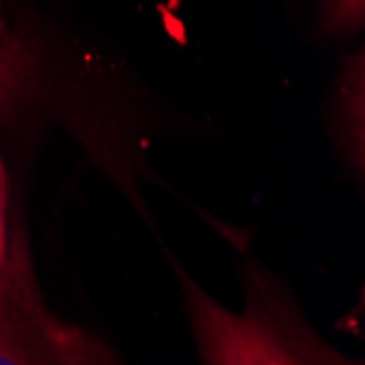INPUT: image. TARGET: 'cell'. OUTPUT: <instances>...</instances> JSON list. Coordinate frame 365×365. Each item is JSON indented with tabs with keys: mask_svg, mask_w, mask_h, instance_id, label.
Returning a JSON list of instances; mask_svg holds the SVG:
<instances>
[{
	"mask_svg": "<svg viewBox=\"0 0 365 365\" xmlns=\"http://www.w3.org/2000/svg\"><path fill=\"white\" fill-rule=\"evenodd\" d=\"M184 284L204 365H361L315 339L269 291H254L241 311H227L188 278Z\"/></svg>",
	"mask_w": 365,
	"mask_h": 365,
	"instance_id": "cell-1",
	"label": "cell"
},
{
	"mask_svg": "<svg viewBox=\"0 0 365 365\" xmlns=\"http://www.w3.org/2000/svg\"><path fill=\"white\" fill-rule=\"evenodd\" d=\"M0 365H123L101 339L46 309L20 227L0 269Z\"/></svg>",
	"mask_w": 365,
	"mask_h": 365,
	"instance_id": "cell-2",
	"label": "cell"
},
{
	"mask_svg": "<svg viewBox=\"0 0 365 365\" xmlns=\"http://www.w3.org/2000/svg\"><path fill=\"white\" fill-rule=\"evenodd\" d=\"M26 75V59L22 46L14 40L5 20H0V103L22 88Z\"/></svg>",
	"mask_w": 365,
	"mask_h": 365,
	"instance_id": "cell-3",
	"label": "cell"
},
{
	"mask_svg": "<svg viewBox=\"0 0 365 365\" xmlns=\"http://www.w3.org/2000/svg\"><path fill=\"white\" fill-rule=\"evenodd\" d=\"M365 0H324V16L330 29H356L363 22Z\"/></svg>",
	"mask_w": 365,
	"mask_h": 365,
	"instance_id": "cell-4",
	"label": "cell"
},
{
	"mask_svg": "<svg viewBox=\"0 0 365 365\" xmlns=\"http://www.w3.org/2000/svg\"><path fill=\"white\" fill-rule=\"evenodd\" d=\"M7 204H9V184L3 158H0V269H3L7 252H9V237H7Z\"/></svg>",
	"mask_w": 365,
	"mask_h": 365,
	"instance_id": "cell-5",
	"label": "cell"
}]
</instances>
